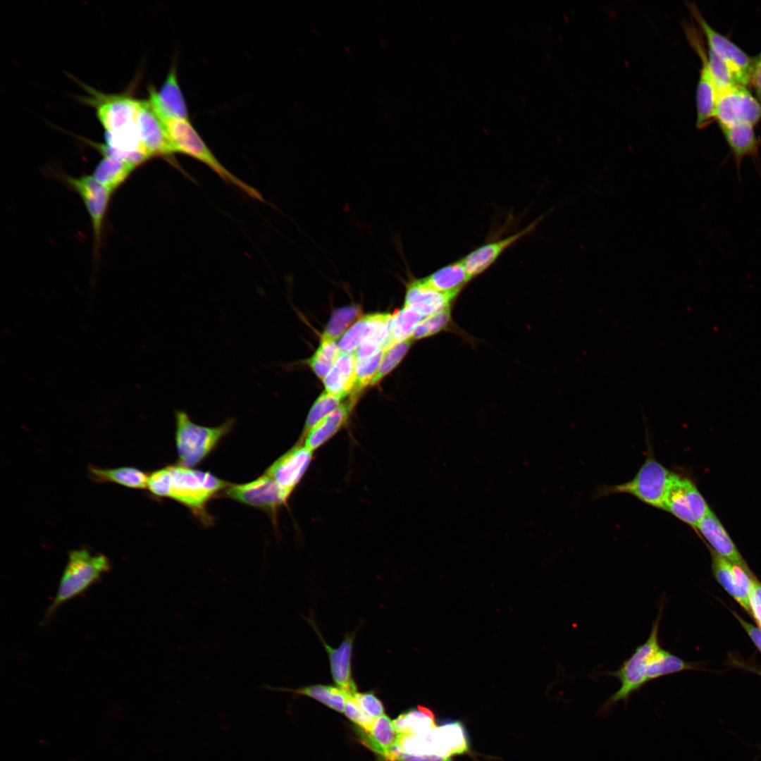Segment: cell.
<instances>
[{
	"mask_svg": "<svg viewBox=\"0 0 761 761\" xmlns=\"http://www.w3.org/2000/svg\"><path fill=\"white\" fill-rule=\"evenodd\" d=\"M663 602L653 621L647 640L637 646L633 654L623 662L616 671L606 674L615 677L620 682V687L601 705L598 714L604 716L618 703H626L630 696L648 683V674L650 664L662 648L659 640V629L662 618Z\"/></svg>",
	"mask_w": 761,
	"mask_h": 761,
	"instance_id": "6da1fadb",
	"label": "cell"
},
{
	"mask_svg": "<svg viewBox=\"0 0 761 761\" xmlns=\"http://www.w3.org/2000/svg\"><path fill=\"white\" fill-rule=\"evenodd\" d=\"M111 569L109 559L102 553H92L86 547L70 550L56 596L43 621H48L62 605L95 584Z\"/></svg>",
	"mask_w": 761,
	"mask_h": 761,
	"instance_id": "7a4b0ae2",
	"label": "cell"
},
{
	"mask_svg": "<svg viewBox=\"0 0 761 761\" xmlns=\"http://www.w3.org/2000/svg\"><path fill=\"white\" fill-rule=\"evenodd\" d=\"M162 121L176 154H183L198 160L227 183L233 185L252 199L264 201L258 190L239 179L221 163L188 120L169 118Z\"/></svg>",
	"mask_w": 761,
	"mask_h": 761,
	"instance_id": "3957f363",
	"label": "cell"
},
{
	"mask_svg": "<svg viewBox=\"0 0 761 761\" xmlns=\"http://www.w3.org/2000/svg\"><path fill=\"white\" fill-rule=\"evenodd\" d=\"M175 443L180 465L190 467L197 464L229 433L235 421L228 419L222 424L208 427L192 421L188 414L175 412Z\"/></svg>",
	"mask_w": 761,
	"mask_h": 761,
	"instance_id": "277c9868",
	"label": "cell"
},
{
	"mask_svg": "<svg viewBox=\"0 0 761 761\" xmlns=\"http://www.w3.org/2000/svg\"><path fill=\"white\" fill-rule=\"evenodd\" d=\"M674 474L649 452L631 480L618 485L602 486L599 489L598 496L626 493L648 505L662 509Z\"/></svg>",
	"mask_w": 761,
	"mask_h": 761,
	"instance_id": "5b68a950",
	"label": "cell"
},
{
	"mask_svg": "<svg viewBox=\"0 0 761 761\" xmlns=\"http://www.w3.org/2000/svg\"><path fill=\"white\" fill-rule=\"evenodd\" d=\"M171 474V497L194 511H201L209 500L228 483L213 474L183 466H168Z\"/></svg>",
	"mask_w": 761,
	"mask_h": 761,
	"instance_id": "8992f818",
	"label": "cell"
},
{
	"mask_svg": "<svg viewBox=\"0 0 761 761\" xmlns=\"http://www.w3.org/2000/svg\"><path fill=\"white\" fill-rule=\"evenodd\" d=\"M688 7L706 38L708 49L725 62L739 85L746 87L749 85L754 58L729 38L713 28L695 5L690 4Z\"/></svg>",
	"mask_w": 761,
	"mask_h": 761,
	"instance_id": "52a82bcc",
	"label": "cell"
},
{
	"mask_svg": "<svg viewBox=\"0 0 761 761\" xmlns=\"http://www.w3.org/2000/svg\"><path fill=\"white\" fill-rule=\"evenodd\" d=\"M662 509L695 528L710 509L693 482L674 473Z\"/></svg>",
	"mask_w": 761,
	"mask_h": 761,
	"instance_id": "ba28073f",
	"label": "cell"
},
{
	"mask_svg": "<svg viewBox=\"0 0 761 761\" xmlns=\"http://www.w3.org/2000/svg\"><path fill=\"white\" fill-rule=\"evenodd\" d=\"M715 120L719 127L737 124L755 127L761 120V102L746 87L736 85L718 93Z\"/></svg>",
	"mask_w": 761,
	"mask_h": 761,
	"instance_id": "9c48e42d",
	"label": "cell"
},
{
	"mask_svg": "<svg viewBox=\"0 0 761 761\" xmlns=\"http://www.w3.org/2000/svg\"><path fill=\"white\" fill-rule=\"evenodd\" d=\"M292 492L265 474L248 483L228 485L225 495L250 506L275 511L287 502Z\"/></svg>",
	"mask_w": 761,
	"mask_h": 761,
	"instance_id": "30bf717a",
	"label": "cell"
},
{
	"mask_svg": "<svg viewBox=\"0 0 761 761\" xmlns=\"http://www.w3.org/2000/svg\"><path fill=\"white\" fill-rule=\"evenodd\" d=\"M65 180L79 194L85 206L91 220L95 249L98 251L104 218L113 193L92 175L80 177L66 175Z\"/></svg>",
	"mask_w": 761,
	"mask_h": 761,
	"instance_id": "8fae6325",
	"label": "cell"
},
{
	"mask_svg": "<svg viewBox=\"0 0 761 761\" xmlns=\"http://www.w3.org/2000/svg\"><path fill=\"white\" fill-rule=\"evenodd\" d=\"M98 119L106 133H112L138 125L141 100L124 95H97Z\"/></svg>",
	"mask_w": 761,
	"mask_h": 761,
	"instance_id": "7c38bea8",
	"label": "cell"
},
{
	"mask_svg": "<svg viewBox=\"0 0 761 761\" xmlns=\"http://www.w3.org/2000/svg\"><path fill=\"white\" fill-rule=\"evenodd\" d=\"M137 121L142 142L151 156L166 159L175 167L174 146L165 125L148 100H141Z\"/></svg>",
	"mask_w": 761,
	"mask_h": 761,
	"instance_id": "4fadbf2b",
	"label": "cell"
},
{
	"mask_svg": "<svg viewBox=\"0 0 761 761\" xmlns=\"http://www.w3.org/2000/svg\"><path fill=\"white\" fill-rule=\"evenodd\" d=\"M151 108L161 120L169 118L188 120L187 106L178 81L176 66L173 65L159 90L149 89Z\"/></svg>",
	"mask_w": 761,
	"mask_h": 761,
	"instance_id": "5bb4252c",
	"label": "cell"
},
{
	"mask_svg": "<svg viewBox=\"0 0 761 761\" xmlns=\"http://www.w3.org/2000/svg\"><path fill=\"white\" fill-rule=\"evenodd\" d=\"M690 39L701 59V68L695 89V125L700 130L715 120L718 91L708 67L707 53L703 51L701 44L693 35Z\"/></svg>",
	"mask_w": 761,
	"mask_h": 761,
	"instance_id": "9a60e30c",
	"label": "cell"
},
{
	"mask_svg": "<svg viewBox=\"0 0 761 761\" xmlns=\"http://www.w3.org/2000/svg\"><path fill=\"white\" fill-rule=\"evenodd\" d=\"M307 620L314 628L328 653L334 682L345 692L349 694L355 693L357 687L352 675V656L355 632L347 633L340 645L333 648L324 641L313 619L309 618Z\"/></svg>",
	"mask_w": 761,
	"mask_h": 761,
	"instance_id": "2e32d148",
	"label": "cell"
},
{
	"mask_svg": "<svg viewBox=\"0 0 761 761\" xmlns=\"http://www.w3.org/2000/svg\"><path fill=\"white\" fill-rule=\"evenodd\" d=\"M313 452L303 444L297 443L278 458L266 471L278 483L293 490L307 470Z\"/></svg>",
	"mask_w": 761,
	"mask_h": 761,
	"instance_id": "e0dca14e",
	"label": "cell"
},
{
	"mask_svg": "<svg viewBox=\"0 0 761 761\" xmlns=\"http://www.w3.org/2000/svg\"><path fill=\"white\" fill-rule=\"evenodd\" d=\"M538 222L536 221L524 229L508 237L485 243L460 259L471 278L473 279L485 271L508 247L533 230Z\"/></svg>",
	"mask_w": 761,
	"mask_h": 761,
	"instance_id": "ac0fdd59",
	"label": "cell"
},
{
	"mask_svg": "<svg viewBox=\"0 0 761 761\" xmlns=\"http://www.w3.org/2000/svg\"><path fill=\"white\" fill-rule=\"evenodd\" d=\"M720 129L735 163L739 179L741 163L745 157H751L753 159L760 173L758 154L761 142L756 135L754 126L737 124L722 126Z\"/></svg>",
	"mask_w": 761,
	"mask_h": 761,
	"instance_id": "d6986e66",
	"label": "cell"
},
{
	"mask_svg": "<svg viewBox=\"0 0 761 761\" xmlns=\"http://www.w3.org/2000/svg\"><path fill=\"white\" fill-rule=\"evenodd\" d=\"M453 299L430 286L423 278L411 281L406 290L404 307L424 318L451 308Z\"/></svg>",
	"mask_w": 761,
	"mask_h": 761,
	"instance_id": "ffe728a7",
	"label": "cell"
},
{
	"mask_svg": "<svg viewBox=\"0 0 761 761\" xmlns=\"http://www.w3.org/2000/svg\"><path fill=\"white\" fill-rule=\"evenodd\" d=\"M695 528L717 554L732 564L750 571L724 526L711 509Z\"/></svg>",
	"mask_w": 761,
	"mask_h": 761,
	"instance_id": "44dd1931",
	"label": "cell"
},
{
	"mask_svg": "<svg viewBox=\"0 0 761 761\" xmlns=\"http://www.w3.org/2000/svg\"><path fill=\"white\" fill-rule=\"evenodd\" d=\"M357 397L342 402L333 412L318 422L304 437L302 442L309 450L314 452L333 436L347 423L355 405Z\"/></svg>",
	"mask_w": 761,
	"mask_h": 761,
	"instance_id": "7402d4cb",
	"label": "cell"
},
{
	"mask_svg": "<svg viewBox=\"0 0 761 761\" xmlns=\"http://www.w3.org/2000/svg\"><path fill=\"white\" fill-rule=\"evenodd\" d=\"M435 755L449 757L467 753L469 743L467 733L459 721L445 722L430 732Z\"/></svg>",
	"mask_w": 761,
	"mask_h": 761,
	"instance_id": "603a6c76",
	"label": "cell"
},
{
	"mask_svg": "<svg viewBox=\"0 0 761 761\" xmlns=\"http://www.w3.org/2000/svg\"><path fill=\"white\" fill-rule=\"evenodd\" d=\"M354 353L340 352L333 367L323 379L325 391L343 398L352 394L355 383Z\"/></svg>",
	"mask_w": 761,
	"mask_h": 761,
	"instance_id": "cb8c5ba5",
	"label": "cell"
},
{
	"mask_svg": "<svg viewBox=\"0 0 761 761\" xmlns=\"http://www.w3.org/2000/svg\"><path fill=\"white\" fill-rule=\"evenodd\" d=\"M356 727L361 741L388 761L390 752L400 737L390 719L385 714L376 718L373 727L368 731Z\"/></svg>",
	"mask_w": 761,
	"mask_h": 761,
	"instance_id": "d4e9b609",
	"label": "cell"
},
{
	"mask_svg": "<svg viewBox=\"0 0 761 761\" xmlns=\"http://www.w3.org/2000/svg\"><path fill=\"white\" fill-rule=\"evenodd\" d=\"M423 279L433 288L454 300L472 278L459 260L440 268Z\"/></svg>",
	"mask_w": 761,
	"mask_h": 761,
	"instance_id": "484cf974",
	"label": "cell"
},
{
	"mask_svg": "<svg viewBox=\"0 0 761 761\" xmlns=\"http://www.w3.org/2000/svg\"><path fill=\"white\" fill-rule=\"evenodd\" d=\"M89 478L97 483H111L129 488L144 489L147 487L148 475L133 466L105 469L90 464Z\"/></svg>",
	"mask_w": 761,
	"mask_h": 761,
	"instance_id": "4316f807",
	"label": "cell"
},
{
	"mask_svg": "<svg viewBox=\"0 0 761 761\" xmlns=\"http://www.w3.org/2000/svg\"><path fill=\"white\" fill-rule=\"evenodd\" d=\"M392 724L397 733L403 736L423 735L437 726L433 712L421 705L402 712Z\"/></svg>",
	"mask_w": 761,
	"mask_h": 761,
	"instance_id": "83f0119b",
	"label": "cell"
},
{
	"mask_svg": "<svg viewBox=\"0 0 761 761\" xmlns=\"http://www.w3.org/2000/svg\"><path fill=\"white\" fill-rule=\"evenodd\" d=\"M261 688L273 691L290 692L297 695L308 696L339 712H343L345 702L348 694L338 687L321 684L311 685L295 689L264 684Z\"/></svg>",
	"mask_w": 761,
	"mask_h": 761,
	"instance_id": "f1b7e54d",
	"label": "cell"
},
{
	"mask_svg": "<svg viewBox=\"0 0 761 761\" xmlns=\"http://www.w3.org/2000/svg\"><path fill=\"white\" fill-rule=\"evenodd\" d=\"M103 156L94 170L92 175L113 193L137 168L120 159L112 156Z\"/></svg>",
	"mask_w": 761,
	"mask_h": 761,
	"instance_id": "f546056e",
	"label": "cell"
},
{
	"mask_svg": "<svg viewBox=\"0 0 761 761\" xmlns=\"http://www.w3.org/2000/svg\"><path fill=\"white\" fill-rule=\"evenodd\" d=\"M423 318L416 311L405 307L394 312L391 315L389 334L383 350L397 342L410 338L416 326Z\"/></svg>",
	"mask_w": 761,
	"mask_h": 761,
	"instance_id": "4dcf8cb0",
	"label": "cell"
},
{
	"mask_svg": "<svg viewBox=\"0 0 761 761\" xmlns=\"http://www.w3.org/2000/svg\"><path fill=\"white\" fill-rule=\"evenodd\" d=\"M384 313L361 316L341 337L338 342L340 352L354 353L361 342L371 334Z\"/></svg>",
	"mask_w": 761,
	"mask_h": 761,
	"instance_id": "1f68e13d",
	"label": "cell"
},
{
	"mask_svg": "<svg viewBox=\"0 0 761 761\" xmlns=\"http://www.w3.org/2000/svg\"><path fill=\"white\" fill-rule=\"evenodd\" d=\"M697 669L698 665L686 662L662 648L650 666L648 679L650 682L669 674Z\"/></svg>",
	"mask_w": 761,
	"mask_h": 761,
	"instance_id": "d6a6232c",
	"label": "cell"
},
{
	"mask_svg": "<svg viewBox=\"0 0 761 761\" xmlns=\"http://www.w3.org/2000/svg\"><path fill=\"white\" fill-rule=\"evenodd\" d=\"M445 331L462 333V330H458L457 326L454 323L451 308L423 318L416 326L410 338L414 341Z\"/></svg>",
	"mask_w": 761,
	"mask_h": 761,
	"instance_id": "836d02e7",
	"label": "cell"
},
{
	"mask_svg": "<svg viewBox=\"0 0 761 761\" xmlns=\"http://www.w3.org/2000/svg\"><path fill=\"white\" fill-rule=\"evenodd\" d=\"M361 315V310L358 305H349L335 310L328 321L321 335L326 338L336 341L349 328V326Z\"/></svg>",
	"mask_w": 761,
	"mask_h": 761,
	"instance_id": "e575fe53",
	"label": "cell"
},
{
	"mask_svg": "<svg viewBox=\"0 0 761 761\" xmlns=\"http://www.w3.org/2000/svg\"><path fill=\"white\" fill-rule=\"evenodd\" d=\"M339 353L335 341L321 338L318 347L307 363L318 378L323 380L333 367Z\"/></svg>",
	"mask_w": 761,
	"mask_h": 761,
	"instance_id": "d590c367",
	"label": "cell"
},
{
	"mask_svg": "<svg viewBox=\"0 0 761 761\" xmlns=\"http://www.w3.org/2000/svg\"><path fill=\"white\" fill-rule=\"evenodd\" d=\"M342 398L330 395L326 391L322 392L313 404L305 421V424L298 443L302 441L307 433L323 419L337 409Z\"/></svg>",
	"mask_w": 761,
	"mask_h": 761,
	"instance_id": "8d00e7d4",
	"label": "cell"
},
{
	"mask_svg": "<svg viewBox=\"0 0 761 761\" xmlns=\"http://www.w3.org/2000/svg\"><path fill=\"white\" fill-rule=\"evenodd\" d=\"M411 338L397 342L384 350L377 372L371 385H376L402 361L412 344Z\"/></svg>",
	"mask_w": 761,
	"mask_h": 761,
	"instance_id": "74e56055",
	"label": "cell"
},
{
	"mask_svg": "<svg viewBox=\"0 0 761 761\" xmlns=\"http://www.w3.org/2000/svg\"><path fill=\"white\" fill-rule=\"evenodd\" d=\"M383 352L384 350H381L367 359L356 361L355 383L351 394L352 397H357L362 390L368 385H371L378 369Z\"/></svg>",
	"mask_w": 761,
	"mask_h": 761,
	"instance_id": "f35d334b",
	"label": "cell"
},
{
	"mask_svg": "<svg viewBox=\"0 0 761 761\" xmlns=\"http://www.w3.org/2000/svg\"><path fill=\"white\" fill-rule=\"evenodd\" d=\"M710 552L712 568L716 579L725 590L734 597L736 584L734 564L712 549L710 550Z\"/></svg>",
	"mask_w": 761,
	"mask_h": 761,
	"instance_id": "ab89813d",
	"label": "cell"
},
{
	"mask_svg": "<svg viewBox=\"0 0 761 761\" xmlns=\"http://www.w3.org/2000/svg\"><path fill=\"white\" fill-rule=\"evenodd\" d=\"M734 571L736 580L734 598L746 611L750 613V596L753 588V580L755 576L750 571L735 564H734Z\"/></svg>",
	"mask_w": 761,
	"mask_h": 761,
	"instance_id": "60d3db41",
	"label": "cell"
},
{
	"mask_svg": "<svg viewBox=\"0 0 761 761\" xmlns=\"http://www.w3.org/2000/svg\"><path fill=\"white\" fill-rule=\"evenodd\" d=\"M354 694H347L343 712L357 727L366 731H370L374 724L375 719L362 710Z\"/></svg>",
	"mask_w": 761,
	"mask_h": 761,
	"instance_id": "b9f144b4",
	"label": "cell"
},
{
	"mask_svg": "<svg viewBox=\"0 0 761 761\" xmlns=\"http://www.w3.org/2000/svg\"><path fill=\"white\" fill-rule=\"evenodd\" d=\"M171 474L168 467L155 471L148 475L147 488L154 496L168 497L171 489Z\"/></svg>",
	"mask_w": 761,
	"mask_h": 761,
	"instance_id": "7bdbcfd3",
	"label": "cell"
},
{
	"mask_svg": "<svg viewBox=\"0 0 761 761\" xmlns=\"http://www.w3.org/2000/svg\"><path fill=\"white\" fill-rule=\"evenodd\" d=\"M353 695L360 707L368 715L375 719L384 714L383 705L373 693L356 692Z\"/></svg>",
	"mask_w": 761,
	"mask_h": 761,
	"instance_id": "ee69618b",
	"label": "cell"
},
{
	"mask_svg": "<svg viewBox=\"0 0 761 761\" xmlns=\"http://www.w3.org/2000/svg\"><path fill=\"white\" fill-rule=\"evenodd\" d=\"M750 613L761 629V583L755 577L750 596Z\"/></svg>",
	"mask_w": 761,
	"mask_h": 761,
	"instance_id": "f6af8a7d",
	"label": "cell"
},
{
	"mask_svg": "<svg viewBox=\"0 0 761 761\" xmlns=\"http://www.w3.org/2000/svg\"><path fill=\"white\" fill-rule=\"evenodd\" d=\"M750 84L755 90L756 98L761 102V56L758 55L754 58Z\"/></svg>",
	"mask_w": 761,
	"mask_h": 761,
	"instance_id": "bcb514c9",
	"label": "cell"
},
{
	"mask_svg": "<svg viewBox=\"0 0 761 761\" xmlns=\"http://www.w3.org/2000/svg\"><path fill=\"white\" fill-rule=\"evenodd\" d=\"M393 761H452L449 757H443L436 755H414L403 752L398 753Z\"/></svg>",
	"mask_w": 761,
	"mask_h": 761,
	"instance_id": "7dc6e473",
	"label": "cell"
},
{
	"mask_svg": "<svg viewBox=\"0 0 761 761\" xmlns=\"http://www.w3.org/2000/svg\"><path fill=\"white\" fill-rule=\"evenodd\" d=\"M732 613L742 625V626L744 628V629L746 631L747 633L750 637L755 645L761 652V629L745 621L736 612H732Z\"/></svg>",
	"mask_w": 761,
	"mask_h": 761,
	"instance_id": "c3c4849f",
	"label": "cell"
},
{
	"mask_svg": "<svg viewBox=\"0 0 761 761\" xmlns=\"http://www.w3.org/2000/svg\"><path fill=\"white\" fill-rule=\"evenodd\" d=\"M748 669L754 671L755 673H757V674H758L759 675L761 676V669H757V668H755V667L752 668V667H749Z\"/></svg>",
	"mask_w": 761,
	"mask_h": 761,
	"instance_id": "681fc988",
	"label": "cell"
},
{
	"mask_svg": "<svg viewBox=\"0 0 761 761\" xmlns=\"http://www.w3.org/2000/svg\"><path fill=\"white\" fill-rule=\"evenodd\" d=\"M759 56H761V52L760 53Z\"/></svg>",
	"mask_w": 761,
	"mask_h": 761,
	"instance_id": "f907efd6",
	"label": "cell"
}]
</instances>
